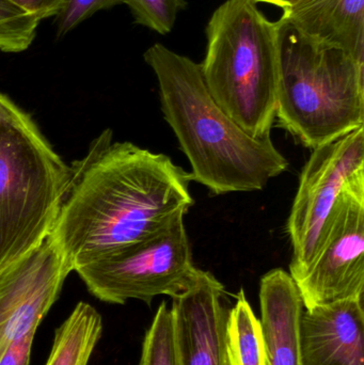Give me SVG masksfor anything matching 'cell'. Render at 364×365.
Returning a JSON list of instances; mask_svg holds the SVG:
<instances>
[{
  "instance_id": "cell-10",
  "label": "cell",
  "mask_w": 364,
  "mask_h": 365,
  "mask_svg": "<svg viewBox=\"0 0 364 365\" xmlns=\"http://www.w3.org/2000/svg\"><path fill=\"white\" fill-rule=\"evenodd\" d=\"M224 292L213 274L198 269L189 287L172 298L180 365H229Z\"/></svg>"
},
{
  "instance_id": "cell-16",
  "label": "cell",
  "mask_w": 364,
  "mask_h": 365,
  "mask_svg": "<svg viewBox=\"0 0 364 365\" xmlns=\"http://www.w3.org/2000/svg\"><path fill=\"white\" fill-rule=\"evenodd\" d=\"M138 365H180L172 313L162 302L143 340Z\"/></svg>"
},
{
  "instance_id": "cell-20",
  "label": "cell",
  "mask_w": 364,
  "mask_h": 365,
  "mask_svg": "<svg viewBox=\"0 0 364 365\" xmlns=\"http://www.w3.org/2000/svg\"><path fill=\"white\" fill-rule=\"evenodd\" d=\"M38 329L31 330L19 340L13 342L4 351L0 365H30L32 345Z\"/></svg>"
},
{
  "instance_id": "cell-9",
  "label": "cell",
  "mask_w": 364,
  "mask_h": 365,
  "mask_svg": "<svg viewBox=\"0 0 364 365\" xmlns=\"http://www.w3.org/2000/svg\"><path fill=\"white\" fill-rule=\"evenodd\" d=\"M71 272L51 234L0 269V359L13 342L38 329Z\"/></svg>"
},
{
  "instance_id": "cell-7",
  "label": "cell",
  "mask_w": 364,
  "mask_h": 365,
  "mask_svg": "<svg viewBox=\"0 0 364 365\" xmlns=\"http://www.w3.org/2000/svg\"><path fill=\"white\" fill-rule=\"evenodd\" d=\"M364 177V126L316 148L301 173L288 220L293 247L290 274L298 278L324 242L333 207L343 189Z\"/></svg>"
},
{
  "instance_id": "cell-12",
  "label": "cell",
  "mask_w": 364,
  "mask_h": 365,
  "mask_svg": "<svg viewBox=\"0 0 364 365\" xmlns=\"http://www.w3.org/2000/svg\"><path fill=\"white\" fill-rule=\"evenodd\" d=\"M260 304L266 365H303L301 322L305 306L291 274L281 268L265 274Z\"/></svg>"
},
{
  "instance_id": "cell-11",
  "label": "cell",
  "mask_w": 364,
  "mask_h": 365,
  "mask_svg": "<svg viewBox=\"0 0 364 365\" xmlns=\"http://www.w3.org/2000/svg\"><path fill=\"white\" fill-rule=\"evenodd\" d=\"M301 349L303 365H364L363 299L305 309Z\"/></svg>"
},
{
  "instance_id": "cell-18",
  "label": "cell",
  "mask_w": 364,
  "mask_h": 365,
  "mask_svg": "<svg viewBox=\"0 0 364 365\" xmlns=\"http://www.w3.org/2000/svg\"><path fill=\"white\" fill-rule=\"evenodd\" d=\"M132 11L135 21L157 34H170L177 15L186 9L185 0H122Z\"/></svg>"
},
{
  "instance_id": "cell-19",
  "label": "cell",
  "mask_w": 364,
  "mask_h": 365,
  "mask_svg": "<svg viewBox=\"0 0 364 365\" xmlns=\"http://www.w3.org/2000/svg\"><path fill=\"white\" fill-rule=\"evenodd\" d=\"M121 4L122 0H66L56 16L58 36H62L72 31L94 13Z\"/></svg>"
},
{
  "instance_id": "cell-21",
  "label": "cell",
  "mask_w": 364,
  "mask_h": 365,
  "mask_svg": "<svg viewBox=\"0 0 364 365\" xmlns=\"http://www.w3.org/2000/svg\"><path fill=\"white\" fill-rule=\"evenodd\" d=\"M38 21L57 16L66 0H11Z\"/></svg>"
},
{
  "instance_id": "cell-2",
  "label": "cell",
  "mask_w": 364,
  "mask_h": 365,
  "mask_svg": "<svg viewBox=\"0 0 364 365\" xmlns=\"http://www.w3.org/2000/svg\"><path fill=\"white\" fill-rule=\"evenodd\" d=\"M143 57L157 78L165 120L189 160L192 181L216 195L258 191L288 168L271 136H251L222 110L200 63L160 43Z\"/></svg>"
},
{
  "instance_id": "cell-5",
  "label": "cell",
  "mask_w": 364,
  "mask_h": 365,
  "mask_svg": "<svg viewBox=\"0 0 364 365\" xmlns=\"http://www.w3.org/2000/svg\"><path fill=\"white\" fill-rule=\"evenodd\" d=\"M68 180L33 120L0 94V269L51 233Z\"/></svg>"
},
{
  "instance_id": "cell-3",
  "label": "cell",
  "mask_w": 364,
  "mask_h": 365,
  "mask_svg": "<svg viewBox=\"0 0 364 365\" xmlns=\"http://www.w3.org/2000/svg\"><path fill=\"white\" fill-rule=\"evenodd\" d=\"M203 79L222 110L256 138L276 120L281 34L254 0H227L209 19Z\"/></svg>"
},
{
  "instance_id": "cell-17",
  "label": "cell",
  "mask_w": 364,
  "mask_h": 365,
  "mask_svg": "<svg viewBox=\"0 0 364 365\" xmlns=\"http://www.w3.org/2000/svg\"><path fill=\"white\" fill-rule=\"evenodd\" d=\"M40 21L11 0H0V51L21 53L29 48Z\"/></svg>"
},
{
  "instance_id": "cell-22",
  "label": "cell",
  "mask_w": 364,
  "mask_h": 365,
  "mask_svg": "<svg viewBox=\"0 0 364 365\" xmlns=\"http://www.w3.org/2000/svg\"><path fill=\"white\" fill-rule=\"evenodd\" d=\"M254 1L258 2V4L259 2H264V4H274V6H279L284 10V9L296 4L298 0H254Z\"/></svg>"
},
{
  "instance_id": "cell-4",
  "label": "cell",
  "mask_w": 364,
  "mask_h": 365,
  "mask_svg": "<svg viewBox=\"0 0 364 365\" xmlns=\"http://www.w3.org/2000/svg\"><path fill=\"white\" fill-rule=\"evenodd\" d=\"M279 23L276 119L280 126L311 150L363 128L364 62Z\"/></svg>"
},
{
  "instance_id": "cell-15",
  "label": "cell",
  "mask_w": 364,
  "mask_h": 365,
  "mask_svg": "<svg viewBox=\"0 0 364 365\" xmlns=\"http://www.w3.org/2000/svg\"><path fill=\"white\" fill-rule=\"evenodd\" d=\"M229 365H266L261 322L254 314L245 291L237 294L227 323Z\"/></svg>"
},
{
  "instance_id": "cell-13",
  "label": "cell",
  "mask_w": 364,
  "mask_h": 365,
  "mask_svg": "<svg viewBox=\"0 0 364 365\" xmlns=\"http://www.w3.org/2000/svg\"><path fill=\"white\" fill-rule=\"evenodd\" d=\"M280 21L313 42L364 62V0H298Z\"/></svg>"
},
{
  "instance_id": "cell-14",
  "label": "cell",
  "mask_w": 364,
  "mask_h": 365,
  "mask_svg": "<svg viewBox=\"0 0 364 365\" xmlns=\"http://www.w3.org/2000/svg\"><path fill=\"white\" fill-rule=\"evenodd\" d=\"M103 319L91 304L80 302L56 329L45 365H88L102 338Z\"/></svg>"
},
{
  "instance_id": "cell-8",
  "label": "cell",
  "mask_w": 364,
  "mask_h": 365,
  "mask_svg": "<svg viewBox=\"0 0 364 365\" xmlns=\"http://www.w3.org/2000/svg\"><path fill=\"white\" fill-rule=\"evenodd\" d=\"M294 282L305 309L363 299L364 177L342 191L322 247Z\"/></svg>"
},
{
  "instance_id": "cell-1",
  "label": "cell",
  "mask_w": 364,
  "mask_h": 365,
  "mask_svg": "<svg viewBox=\"0 0 364 365\" xmlns=\"http://www.w3.org/2000/svg\"><path fill=\"white\" fill-rule=\"evenodd\" d=\"M110 130L70 166V180L51 236L72 272L151 237L194 203L190 175L169 156Z\"/></svg>"
},
{
  "instance_id": "cell-6",
  "label": "cell",
  "mask_w": 364,
  "mask_h": 365,
  "mask_svg": "<svg viewBox=\"0 0 364 365\" xmlns=\"http://www.w3.org/2000/svg\"><path fill=\"white\" fill-rule=\"evenodd\" d=\"M181 214L160 233L100 257L74 270L88 291L107 304L130 299L151 304L160 295L185 291L198 268Z\"/></svg>"
}]
</instances>
